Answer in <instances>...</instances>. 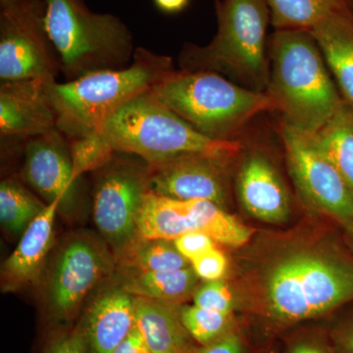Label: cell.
I'll return each mask as SVG.
<instances>
[{"label":"cell","mask_w":353,"mask_h":353,"mask_svg":"<svg viewBox=\"0 0 353 353\" xmlns=\"http://www.w3.org/2000/svg\"><path fill=\"white\" fill-rule=\"evenodd\" d=\"M26 1V0H0V6H7V4L18 3V2Z\"/></svg>","instance_id":"cell-38"},{"label":"cell","mask_w":353,"mask_h":353,"mask_svg":"<svg viewBox=\"0 0 353 353\" xmlns=\"http://www.w3.org/2000/svg\"><path fill=\"white\" fill-rule=\"evenodd\" d=\"M276 30H307L334 16L353 18V0H267Z\"/></svg>","instance_id":"cell-21"},{"label":"cell","mask_w":353,"mask_h":353,"mask_svg":"<svg viewBox=\"0 0 353 353\" xmlns=\"http://www.w3.org/2000/svg\"><path fill=\"white\" fill-rule=\"evenodd\" d=\"M285 157L290 175L304 197L314 208L353 227V192L322 152L314 132L282 125Z\"/></svg>","instance_id":"cell-10"},{"label":"cell","mask_w":353,"mask_h":353,"mask_svg":"<svg viewBox=\"0 0 353 353\" xmlns=\"http://www.w3.org/2000/svg\"><path fill=\"white\" fill-rule=\"evenodd\" d=\"M113 353H152L148 343L134 324V328L130 332L124 341L115 348Z\"/></svg>","instance_id":"cell-34"},{"label":"cell","mask_w":353,"mask_h":353,"mask_svg":"<svg viewBox=\"0 0 353 353\" xmlns=\"http://www.w3.org/2000/svg\"><path fill=\"white\" fill-rule=\"evenodd\" d=\"M199 279L190 266L178 270L129 274L121 285L134 296L180 303L194 296Z\"/></svg>","instance_id":"cell-23"},{"label":"cell","mask_w":353,"mask_h":353,"mask_svg":"<svg viewBox=\"0 0 353 353\" xmlns=\"http://www.w3.org/2000/svg\"><path fill=\"white\" fill-rule=\"evenodd\" d=\"M178 252L190 262L215 248V241L201 232H192L173 241Z\"/></svg>","instance_id":"cell-31"},{"label":"cell","mask_w":353,"mask_h":353,"mask_svg":"<svg viewBox=\"0 0 353 353\" xmlns=\"http://www.w3.org/2000/svg\"><path fill=\"white\" fill-rule=\"evenodd\" d=\"M267 297L269 310L276 319L296 322L312 318L297 274L294 255L283 260L272 271Z\"/></svg>","instance_id":"cell-22"},{"label":"cell","mask_w":353,"mask_h":353,"mask_svg":"<svg viewBox=\"0 0 353 353\" xmlns=\"http://www.w3.org/2000/svg\"><path fill=\"white\" fill-rule=\"evenodd\" d=\"M336 345L340 353H353V320L339 332Z\"/></svg>","instance_id":"cell-35"},{"label":"cell","mask_w":353,"mask_h":353,"mask_svg":"<svg viewBox=\"0 0 353 353\" xmlns=\"http://www.w3.org/2000/svg\"><path fill=\"white\" fill-rule=\"evenodd\" d=\"M73 176L76 181L88 172L101 170L110 163L115 150L101 132L69 139Z\"/></svg>","instance_id":"cell-28"},{"label":"cell","mask_w":353,"mask_h":353,"mask_svg":"<svg viewBox=\"0 0 353 353\" xmlns=\"http://www.w3.org/2000/svg\"><path fill=\"white\" fill-rule=\"evenodd\" d=\"M194 304L199 307L233 314L234 301L231 288L224 280L206 281L197 287L194 294Z\"/></svg>","instance_id":"cell-29"},{"label":"cell","mask_w":353,"mask_h":353,"mask_svg":"<svg viewBox=\"0 0 353 353\" xmlns=\"http://www.w3.org/2000/svg\"><path fill=\"white\" fill-rule=\"evenodd\" d=\"M90 353H113L134 326V297L122 285L102 292L80 325Z\"/></svg>","instance_id":"cell-17"},{"label":"cell","mask_w":353,"mask_h":353,"mask_svg":"<svg viewBox=\"0 0 353 353\" xmlns=\"http://www.w3.org/2000/svg\"><path fill=\"white\" fill-rule=\"evenodd\" d=\"M46 0L0 6V80L57 81V52L44 26Z\"/></svg>","instance_id":"cell-7"},{"label":"cell","mask_w":353,"mask_h":353,"mask_svg":"<svg viewBox=\"0 0 353 353\" xmlns=\"http://www.w3.org/2000/svg\"><path fill=\"white\" fill-rule=\"evenodd\" d=\"M290 353H326L324 350L312 345H299L294 347Z\"/></svg>","instance_id":"cell-37"},{"label":"cell","mask_w":353,"mask_h":353,"mask_svg":"<svg viewBox=\"0 0 353 353\" xmlns=\"http://www.w3.org/2000/svg\"><path fill=\"white\" fill-rule=\"evenodd\" d=\"M101 132L116 152L152 165L189 155L238 157V141H218L204 136L176 115L152 90L121 106L104 123Z\"/></svg>","instance_id":"cell-3"},{"label":"cell","mask_w":353,"mask_h":353,"mask_svg":"<svg viewBox=\"0 0 353 353\" xmlns=\"http://www.w3.org/2000/svg\"><path fill=\"white\" fill-rule=\"evenodd\" d=\"M190 264L197 277L204 281L220 280L228 268L226 256L216 248L192 260Z\"/></svg>","instance_id":"cell-30"},{"label":"cell","mask_w":353,"mask_h":353,"mask_svg":"<svg viewBox=\"0 0 353 353\" xmlns=\"http://www.w3.org/2000/svg\"><path fill=\"white\" fill-rule=\"evenodd\" d=\"M152 92L196 131L218 141H234L250 121L276 111L266 92H255L211 71H175Z\"/></svg>","instance_id":"cell-5"},{"label":"cell","mask_w":353,"mask_h":353,"mask_svg":"<svg viewBox=\"0 0 353 353\" xmlns=\"http://www.w3.org/2000/svg\"><path fill=\"white\" fill-rule=\"evenodd\" d=\"M347 230H348V231H350V233H352V236H353V227H352V228H350V229H347Z\"/></svg>","instance_id":"cell-39"},{"label":"cell","mask_w":353,"mask_h":353,"mask_svg":"<svg viewBox=\"0 0 353 353\" xmlns=\"http://www.w3.org/2000/svg\"><path fill=\"white\" fill-rule=\"evenodd\" d=\"M341 97L353 108V18L334 16L310 30Z\"/></svg>","instance_id":"cell-20"},{"label":"cell","mask_w":353,"mask_h":353,"mask_svg":"<svg viewBox=\"0 0 353 353\" xmlns=\"http://www.w3.org/2000/svg\"><path fill=\"white\" fill-rule=\"evenodd\" d=\"M139 236L174 241L183 234L201 232L215 243L241 246L250 241L252 230L214 202L204 199L178 201L146 194L138 220Z\"/></svg>","instance_id":"cell-8"},{"label":"cell","mask_w":353,"mask_h":353,"mask_svg":"<svg viewBox=\"0 0 353 353\" xmlns=\"http://www.w3.org/2000/svg\"><path fill=\"white\" fill-rule=\"evenodd\" d=\"M218 30L205 46H185L180 65L185 71L226 75L243 87L265 92L268 87L266 34L271 24L267 0H222Z\"/></svg>","instance_id":"cell-4"},{"label":"cell","mask_w":353,"mask_h":353,"mask_svg":"<svg viewBox=\"0 0 353 353\" xmlns=\"http://www.w3.org/2000/svg\"><path fill=\"white\" fill-rule=\"evenodd\" d=\"M194 353H243V345L240 336L231 332L210 345H201Z\"/></svg>","instance_id":"cell-33"},{"label":"cell","mask_w":353,"mask_h":353,"mask_svg":"<svg viewBox=\"0 0 353 353\" xmlns=\"http://www.w3.org/2000/svg\"><path fill=\"white\" fill-rule=\"evenodd\" d=\"M236 157L189 155L150 165V190L158 196L204 199L224 208L229 199V172Z\"/></svg>","instance_id":"cell-12"},{"label":"cell","mask_w":353,"mask_h":353,"mask_svg":"<svg viewBox=\"0 0 353 353\" xmlns=\"http://www.w3.org/2000/svg\"><path fill=\"white\" fill-rule=\"evenodd\" d=\"M46 353H90L87 340L81 326L57 336Z\"/></svg>","instance_id":"cell-32"},{"label":"cell","mask_w":353,"mask_h":353,"mask_svg":"<svg viewBox=\"0 0 353 353\" xmlns=\"http://www.w3.org/2000/svg\"><path fill=\"white\" fill-rule=\"evenodd\" d=\"M60 205L48 204L21 236L17 248L2 265V290H15L39 277L53 243L55 217Z\"/></svg>","instance_id":"cell-18"},{"label":"cell","mask_w":353,"mask_h":353,"mask_svg":"<svg viewBox=\"0 0 353 353\" xmlns=\"http://www.w3.org/2000/svg\"><path fill=\"white\" fill-rule=\"evenodd\" d=\"M112 267L108 250L88 236H77L65 243L46 284L50 317L58 323L71 320Z\"/></svg>","instance_id":"cell-11"},{"label":"cell","mask_w":353,"mask_h":353,"mask_svg":"<svg viewBox=\"0 0 353 353\" xmlns=\"http://www.w3.org/2000/svg\"><path fill=\"white\" fill-rule=\"evenodd\" d=\"M175 71L170 57L137 48L126 68L94 72L66 83H48L57 128L69 139L101 132L111 115Z\"/></svg>","instance_id":"cell-2"},{"label":"cell","mask_w":353,"mask_h":353,"mask_svg":"<svg viewBox=\"0 0 353 353\" xmlns=\"http://www.w3.org/2000/svg\"><path fill=\"white\" fill-rule=\"evenodd\" d=\"M312 318L353 301V264L308 253L294 254Z\"/></svg>","instance_id":"cell-16"},{"label":"cell","mask_w":353,"mask_h":353,"mask_svg":"<svg viewBox=\"0 0 353 353\" xmlns=\"http://www.w3.org/2000/svg\"><path fill=\"white\" fill-rule=\"evenodd\" d=\"M120 266L130 274L178 270L192 266L176 250L173 241L138 236L116 253Z\"/></svg>","instance_id":"cell-24"},{"label":"cell","mask_w":353,"mask_h":353,"mask_svg":"<svg viewBox=\"0 0 353 353\" xmlns=\"http://www.w3.org/2000/svg\"><path fill=\"white\" fill-rule=\"evenodd\" d=\"M316 141L353 192V108L343 101L322 129Z\"/></svg>","instance_id":"cell-25"},{"label":"cell","mask_w":353,"mask_h":353,"mask_svg":"<svg viewBox=\"0 0 353 353\" xmlns=\"http://www.w3.org/2000/svg\"><path fill=\"white\" fill-rule=\"evenodd\" d=\"M183 326L199 345H208L233 332V314L217 312L196 305L181 308Z\"/></svg>","instance_id":"cell-27"},{"label":"cell","mask_w":353,"mask_h":353,"mask_svg":"<svg viewBox=\"0 0 353 353\" xmlns=\"http://www.w3.org/2000/svg\"><path fill=\"white\" fill-rule=\"evenodd\" d=\"M236 190L243 208L253 217L274 224L289 218V192L274 165L261 153H252L243 162Z\"/></svg>","instance_id":"cell-15"},{"label":"cell","mask_w":353,"mask_h":353,"mask_svg":"<svg viewBox=\"0 0 353 353\" xmlns=\"http://www.w3.org/2000/svg\"><path fill=\"white\" fill-rule=\"evenodd\" d=\"M58 130L28 139L22 176L46 204L58 202L60 209L75 206L78 183L73 176L69 143Z\"/></svg>","instance_id":"cell-13"},{"label":"cell","mask_w":353,"mask_h":353,"mask_svg":"<svg viewBox=\"0 0 353 353\" xmlns=\"http://www.w3.org/2000/svg\"><path fill=\"white\" fill-rule=\"evenodd\" d=\"M44 26L68 81L126 68L134 57L129 28L112 14L90 10L83 0H46Z\"/></svg>","instance_id":"cell-6"},{"label":"cell","mask_w":353,"mask_h":353,"mask_svg":"<svg viewBox=\"0 0 353 353\" xmlns=\"http://www.w3.org/2000/svg\"><path fill=\"white\" fill-rule=\"evenodd\" d=\"M317 41L307 30H276L270 41L266 94L283 125L317 132L343 103Z\"/></svg>","instance_id":"cell-1"},{"label":"cell","mask_w":353,"mask_h":353,"mask_svg":"<svg viewBox=\"0 0 353 353\" xmlns=\"http://www.w3.org/2000/svg\"><path fill=\"white\" fill-rule=\"evenodd\" d=\"M26 80L0 85V134L2 138L31 139L57 130L48 83Z\"/></svg>","instance_id":"cell-14"},{"label":"cell","mask_w":353,"mask_h":353,"mask_svg":"<svg viewBox=\"0 0 353 353\" xmlns=\"http://www.w3.org/2000/svg\"><path fill=\"white\" fill-rule=\"evenodd\" d=\"M114 157L101 169L92 211L95 226L117 253L139 236V213L150 192V165Z\"/></svg>","instance_id":"cell-9"},{"label":"cell","mask_w":353,"mask_h":353,"mask_svg":"<svg viewBox=\"0 0 353 353\" xmlns=\"http://www.w3.org/2000/svg\"><path fill=\"white\" fill-rule=\"evenodd\" d=\"M190 0H154L155 6L165 13H179L189 6Z\"/></svg>","instance_id":"cell-36"},{"label":"cell","mask_w":353,"mask_h":353,"mask_svg":"<svg viewBox=\"0 0 353 353\" xmlns=\"http://www.w3.org/2000/svg\"><path fill=\"white\" fill-rule=\"evenodd\" d=\"M46 205L16 181L0 183V222L9 234L22 236Z\"/></svg>","instance_id":"cell-26"},{"label":"cell","mask_w":353,"mask_h":353,"mask_svg":"<svg viewBox=\"0 0 353 353\" xmlns=\"http://www.w3.org/2000/svg\"><path fill=\"white\" fill-rule=\"evenodd\" d=\"M134 297V324L152 353H194V339L183 326L180 303Z\"/></svg>","instance_id":"cell-19"}]
</instances>
